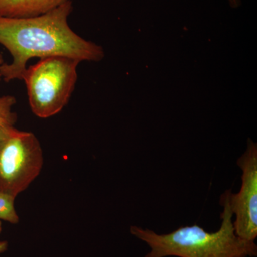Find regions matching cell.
I'll return each mask as SVG.
<instances>
[{"label":"cell","instance_id":"obj_7","mask_svg":"<svg viewBox=\"0 0 257 257\" xmlns=\"http://www.w3.org/2000/svg\"><path fill=\"white\" fill-rule=\"evenodd\" d=\"M15 104L16 99L15 96H0V141L12 128L14 127L17 122L18 116L13 111Z\"/></svg>","mask_w":257,"mask_h":257},{"label":"cell","instance_id":"obj_2","mask_svg":"<svg viewBox=\"0 0 257 257\" xmlns=\"http://www.w3.org/2000/svg\"><path fill=\"white\" fill-rule=\"evenodd\" d=\"M223 211L221 226L215 232H207L197 224L181 226L169 234H159L152 230L132 226V235L148 245L145 257H255L254 241H246L236 234L233 214L226 192L220 198Z\"/></svg>","mask_w":257,"mask_h":257},{"label":"cell","instance_id":"obj_5","mask_svg":"<svg viewBox=\"0 0 257 257\" xmlns=\"http://www.w3.org/2000/svg\"><path fill=\"white\" fill-rule=\"evenodd\" d=\"M242 172L239 192L226 190L230 210L235 216L234 231L239 238L254 241L257 237V145L248 139L247 148L236 161Z\"/></svg>","mask_w":257,"mask_h":257},{"label":"cell","instance_id":"obj_8","mask_svg":"<svg viewBox=\"0 0 257 257\" xmlns=\"http://www.w3.org/2000/svg\"><path fill=\"white\" fill-rule=\"evenodd\" d=\"M15 198L8 193L0 192V220L13 224L20 221L15 208Z\"/></svg>","mask_w":257,"mask_h":257},{"label":"cell","instance_id":"obj_11","mask_svg":"<svg viewBox=\"0 0 257 257\" xmlns=\"http://www.w3.org/2000/svg\"><path fill=\"white\" fill-rule=\"evenodd\" d=\"M3 64H4V60H3V55L0 53V67H1V66L3 65ZM1 76H0V80H1Z\"/></svg>","mask_w":257,"mask_h":257},{"label":"cell","instance_id":"obj_3","mask_svg":"<svg viewBox=\"0 0 257 257\" xmlns=\"http://www.w3.org/2000/svg\"><path fill=\"white\" fill-rule=\"evenodd\" d=\"M79 63L70 57L55 56L27 67L22 80L26 84L29 104L35 116L50 118L68 104L78 78Z\"/></svg>","mask_w":257,"mask_h":257},{"label":"cell","instance_id":"obj_1","mask_svg":"<svg viewBox=\"0 0 257 257\" xmlns=\"http://www.w3.org/2000/svg\"><path fill=\"white\" fill-rule=\"evenodd\" d=\"M73 10L71 0L44 14L31 18L0 17V44L13 57L0 67L6 82L22 80L28 61L55 56L82 62H99L104 58L102 47L77 35L68 24Z\"/></svg>","mask_w":257,"mask_h":257},{"label":"cell","instance_id":"obj_12","mask_svg":"<svg viewBox=\"0 0 257 257\" xmlns=\"http://www.w3.org/2000/svg\"><path fill=\"white\" fill-rule=\"evenodd\" d=\"M2 231V222L1 221H0V233H1Z\"/></svg>","mask_w":257,"mask_h":257},{"label":"cell","instance_id":"obj_10","mask_svg":"<svg viewBox=\"0 0 257 257\" xmlns=\"http://www.w3.org/2000/svg\"><path fill=\"white\" fill-rule=\"evenodd\" d=\"M230 6L233 8H236L241 5V0H228Z\"/></svg>","mask_w":257,"mask_h":257},{"label":"cell","instance_id":"obj_6","mask_svg":"<svg viewBox=\"0 0 257 257\" xmlns=\"http://www.w3.org/2000/svg\"><path fill=\"white\" fill-rule=\"evenodd\" d=\"M68 0H0V17L31 18L55 9Z\"/></svg>","mask_w":257,"mask_h":257},{"label":"cell","instance_id":"obj_9","mask_svg":"<svg viewBox=\"0 0 257 257\" xmlns=\"http://www.w3.org/2000/svg\"><path fill=\"white\" fill-rule=\"evenodd\" d=\"M8 243L7 241H0V253H4L8 249Z\"/></svg>","mask_w":257,"mask_h":257},{"label":"cell","instance_id":"obj_4","mask_svg":"<svg viewBox=\"0 0 257 257\" xmlns=\"http://www.w3.org/2000/svg\"><path fill=\"white\" fill-rule=\"evenodd\" d=\"M43 162L37 137L12 128L0 141V192L16 197L38 177Z\"/></svg>","mask_w":257,"mask_h":257}]
</instances>
